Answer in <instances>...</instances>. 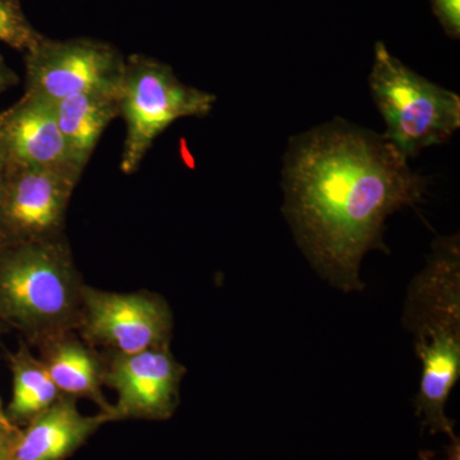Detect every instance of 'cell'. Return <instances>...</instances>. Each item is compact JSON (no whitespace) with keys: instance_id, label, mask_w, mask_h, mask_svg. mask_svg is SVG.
Returning <instances> with one entry per match:
<instances>
[{"instance_id":"12","label":"cell","mask_w":460,"mask_h":460,"mask_svg":"<svg viewBox=\"0 0 460 460\" xmlns=\"http://www.w3.org/2000/svg\"><path fill=\"white\" fill-rule=\"evenodd\" d=\"M40 361L62 394L95 402L114 420V407L102 394V356L75 332H65L38 345Z\"/></svg>"},{"instance_id":"8","label":"cell","mask_w":460,"mask_h":460,"mask_svg":"<svg viewBox=\"0 0 460 460\" xmlns=\"http://www.w3.org/2000/svg\"><path fill=\"white\" fill-rule=\"evenodd\" d=\"M78 181L65 172L8 166L0 190V244L65 237Z\"/></svg>"},{"instance_id":"15","label":"cell","mask_w":460,"mask_h":460,"mask_svg":"<svg viewBox=\"0 0 460 460\" xmlns=\"http://www.w3.org/2000/svg\"><path fill=\"white\" fill-rule=\"evenodd\" d=\"M44 39L27 20L21 0H0V42L18 51H29Z\"/></svg>"},{"instance_id":"13","label":"cell","mask_w":460,"mask_h":460,"mask_svg":"<svg viewBox=\"0 0 460 460\" xmlns=\"http://www.w3.org/2000/svg\"><path fill=\"white\" fill-rule=\"evenodd\" d=\"M119 93H84L56 102L60 132L69 156L84 172L102 133L119 117Z\"/></svg>"},{"instance_id":"19","label":"cell","mask_w":460,"mask_h":460,"mask_svg":"<svg viewBox=\"0 0 460 460\" xmlns=\"http://www.w3.org/2000/svg\"><path fill=\"white\" fill-rule=\"evenodd\" d=\"M7 163L3 159V156L0 155V190H2L3 181H4L5 172H7Z\"/></svg>"},{"instance_id":"4","label":"cell","mask_w":460,"mask_h":460,"mask_svg":"<svg viewBox=\"0 0 460 460\" xmlns=\"http://www.w3.org/2000/svg\"><path fill=\"white\" fill-rule=\"evenodd\" d=\"M372 98L386 124L384 136L405 159L444 144L460 127L458 93L438 86L375 45L368 78Z\"/></svg>"},{"instance_id":"3","label":"cell","mask_w":460,"mask_h":460,"mask_svg":"<svg viewBox=\"0 0 460 460\" xmlns=\"http://www.w3.org/2000/svg\"><path fill=\"white\" fill-rule=\"evenodd\" d=\"M84 287L66 237L0 244V323L30 344L77 332Z\"/></svg>"},{"instance_id":"2","label":"cell","mask_w":460,"mask_h":460,"mask_svg":"<svg viewBox=\"0 0 460 460\" xmlns=\"http://www.w3.org/2000/svg\"><path fill=\"white\" fill-rule=\"evenodd\" d=\"M459 242L456 237L436 243L429 266L414 280L407 320L416 337L422 362L417 416L431 434L456 440L445 407L460 375Z\"/></svg>"},{"instance_id":"17","label":"cell","mask_w":460,"mask_h":460,"mask_svg":"<svg viewBox=\"0 0 460 460\" xmlns=\"http://www.w3.org/2000/svg\"><path fill=\"white\" fill-rule=\"evenodd\" d=\"M21 428L11 420H0V460H12Z\"/></svg>"},{"instance_id":"10","label":"cell","mask_w":460,"mask_h":460,"mask_svg":"<svg viewBox=\"0 0 460 460\" xmlns=\"http://www.w3.org/2000/svg\"><path fill=\"white\" fill-rule=\"evenodd\" d=\"M0 155L8 166H32L81 178L69 156L53 102L23 93L0 113Z\"/></svg>"},{"instance_id":"16","label":"cell","mask_w":460,"mask_h":460,"mask_svg":"<svg viewBox=\"0 0 460 460\" xmlns=\"http://www.w3.org/2000/svg\"><path fill=\"white\" fill-rule=\"evenodd\" d=\"M436 18L449 38L460 35V0H431Z\"/></svg>"},{"instance_id":"7","label":"cell","mask_w":460,"mask_h":460,"mask_svg":"<svg viewBox=\"0 0 460 460\" xmlns=\"http://www.w3.org/2000/svg\"><path fill=\"white\" fill-rule=\"evenodd\" d=\"M126 58L109 42L45 38L25 53L26 93L56 102L84 93H119Z\"/></svg>"},{"instance_id":"20","label":"cell","mask_w":460,"mask_h":460,"mask_svg":"<svg viewBox=\"0 0 460 460\" xmlns=\"http://www.w3.org/2000/svg\"><path fill=\"white\" fill-rule=\"evenodd\" d=\"M0 420H9L7 414H5L4 410H3L2 402H0Z\"/></svg>"},{"instance_id":"1","label":"cell","mask_w":460,"mask_h":460,"mask_svg":"<svg viewBox=\"0 0 460 460\" xmlns=\"http://www.w3.org/2000/svg\"><path fill=\"white\" fill-rule=\"evenodd\" d=\"M426 189L385 136L343 119L296 136L284 159V214L314 268L343 290L361 289L363 257L385 250L387 217Z\"/></svg>"},{"instance_id":"11","label":"cell","mask_w":460,"mask_h":460,"mask_svg":"<svg viewBox=\"0 0 460 460\" xmlns=\"http://www.w3.org/2000/svg\"><path fill=\"white\" fill-rule=\"evenodd\" d=\"M107 422V413L84 416L77 399L62 394L21 429L12 460H66Z\"/></svg>"},{"instance_id":"6","label":"cell","mask_w":460,"mask_h":460,"mask_svg":"<svg viewBox=\"0 0 460 460\" xmlns=\"http://www.w3.org/2000/svg\"><path fill=\"white\" fill-rule=\"evenodd\" d=\"M77 332L102 356L140 353L171 345L172 314L155 293L105 292L84 284Z\"/></svg>"},{"instance_id":"21","label":"cell","mask_w":460,"mask_h":460,"mask_svg":"<svg viewBox=\"0 0 460 460\" xmlns=\"http://www.w3.org/2000/svg\"><path fill=\"white\" fill-rule=\"evenodd\" d=\"M3 326H4V325H3V323H0V329H2V328H3Z\"/></svg>"},{"instance_id":"14","label":"cell","mask_w":460,"mask_h":460,"mask_svg":"<svg viewBox=\"0 0 460 460\" xmlns=\"http://www.w3.org/2000/svg\"><path fill=\"white\" fill-rule=\"evenodd\" d=\"M8 361L13 375V396L5 414L20 428L48 410L62 393L25 343H21L17 352L8 354Z\"/></svg>"},{"instance_id":"5","label":"cell","mask_w":460,"mask_h":460,"mask_svg":"<svg viewBox=\"0 0 460 460\" xmlns=\"http://www.w3.org/2000/svg\"><path fill=\"white\" fill-rule=\"evenodd\" d=\"M119 117L126 124L120 169L140 168L154 141L181 118H202L213 111V93L181 83L172 66L154 58L132 54L119 87Z\"/></svg>"},{"instance_id":"18","label":"cell","mask_w":460,"mask_h":460,"mask_svg":"<svg viewBox=\"0 0 460 460\" xmlns=\"http://www.w3.org/2000/svg\"><path fill=\"white\" fill-rule=\"evenodd\" d=\"M18 81H20V78H18L16 72L7 65L4 58L0 56V93L16 86Z\"/></svg>"},{"instance_id":"9","label":"cell","mask_w":460,"mask_h":460,"mask_svg":"<svg viewBox=\"0 0 460 460\" xmlns=\"http://www.w3.org/2000/svg\"><path fill=\"white\" fill-rule=\"evenodd\" d=\"M102 385L118 395L114 420H165L174 414L186 367L172 356L171 345L102 356Z\"/></svg>"}]
</instances>
